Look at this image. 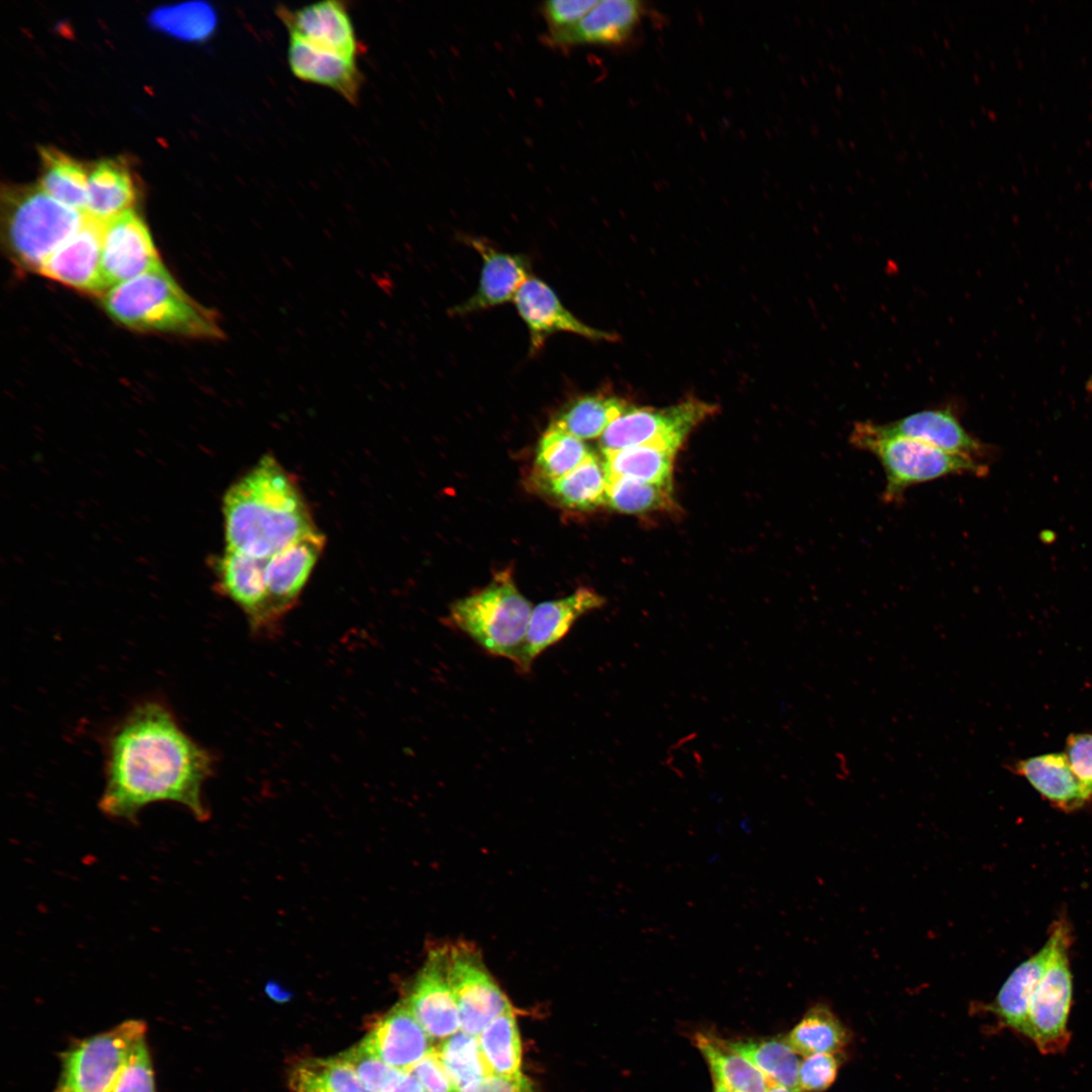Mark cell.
Returning a JSON list of instances; mask_svg holds the SVG:
<instances>
[{
    "label": "cell",
    "instance_id": "obj_43",
    "mask_svg": "<svg viewBox=\"0 0 1092 1092\" xmlns=\"http://www.w3.org/2000/svg\"><path fill=\"white\" fill-rule=\"evenodd\" d=\"M1066 754L1087 799L1092 800V732L1073 733L1067 737Z\"/></svg>",
    "mask_w": 1092,
    "mask_h": 1092
},
{
    "label": "cell",
    "instance_id": "obj_38",
    "mask_svg": "<svg viewBox=\"0 0 1092 1092\" xmlns=\"http://www.w3.org/2000/svg\"><path fill=\"white\" fill-rule=\"evenodd\" d=\"M436 1051L458 1091L491 1074L477 1036L457 1031L445 1038Z\"/></svg>",
    "mask_w": 1092,
    "mask_h": 1092
},
{
    "label": "cell",
    "instance_id": "obj_3",
    "mask_svg": "<svg viewBox=\"0 0 1092 1092\" xmlns=\"http://www.w3.org/2000/svg\"><path fill=\"white\" fill-rule=\"evenodd\" d=\"M103 305L115 321L135 330L225 338L217 312L191 298L164 267L111 287Z\"/></svg>",
    "mask_w": 1092,
    "mask_h": 1092
},
{
    "label": "cell",
    "instance_id": "obj_12",
    "mask_svg": "<svg viewBox=\"0 0 1092 1092\" xmlns=\"http://www.w3.org/2000/svg\"><path fill=\"white\" fill-rule=\"evenodd\" d=\"M514 303L530 336V353L539 352L556 333H570L594 341H617L616 334L589 327L570 312L543 280L530 277L517 292Z\"/></svg>",
    "mask_w": 1092,
    "mask_h": 1092
},
{
    "label": "cell",
    "instance_id": "obj_15",
    "mask_svg": "<svg viewBox=\"0 0 1092 1092\" xmlns=\"http://www.w3.org/2000/svg\"><path fill=\"white\" fill-rule=\"evenodd\" d=\"M325 537L316 530L299 538L267 559L265 583L269 633L297 602L321 553Z\"/></svg>",
    "mask_w": 1092,
    "mask_h": 1092
},
{
    "label": "cell",
    "instance_id": "obj_37",
    "mask_svg": "<svg viewBox=\"0 0 1092 1092\" xmlns=\"http://www.w3.org/2000/svg\"><path fill=\"white\" fill-rule=\"evenodd\" d=\"M593 454L581 439L549 425L536 450L540 482L566 475Z\"/></svg>",
    "mask_w": 1092,
    "mask_h": 1092
},
{
    "label": "cell",
    "instance_id": "obj_41",
    "mask_svg": "<svg viewBox=\"0 0 1092 1092\" xmlns=\"http://www.w3.org/2000/svg\"><path fill=\"white\" fill-rule=\"evenodd\" d=\"M110 1092H157L152 1059L146 1040L133 1052Z\"/></svg>",
    "mask_w": 1092,
    "mask_h": 1092
},
{
    "label": "cell",
    "instance_id": "obj_24",
    "mask_svg": "<svg viewBox=\"0 0 1092 1092\" xmlns=\"http://www.w3.org/2000/svg\"><path fill=\"white\" fill-rule=\"evenodd\" d=\"M1023 777L1054 807L1067 812L1083 807L1087 799L1064 752H1052L1006 765Z\"/></svg>",
    "mask_w": 1092,
    "mask_h": 1092
},
{
    "label": "cell",
    "instance_id": "obj_32",
    "mask_svg": "<svg viewBox=\"0 0 1092 1092\" xmlns=\"http://www.w3.org/2000/svg\"><path fill=\"white\" fill-rule=\"evenodd\" d=\"M786 1038L804 1057L822 1053L834 1055L848 1043L845 1027L824 1004L811 1007Z\"/></svg>",
    "mask_w": 1092,
    "mask_h": 1092
},
{
    "label": "cell",
    "instance_id": "obj_9",
    "mask_svg": "<svg viewBox=\"0 0 1092 1092\" xmlns=\"http://www.w3.org/2000/svg\"><path fill=\"white\" fill-rule=\"evenodd\" d=\"M717 412V406L695 397L663 407L630 405L601 437L603 451L652 445L676 452L688 435Z\"/></svg>",
    "mask_w": 1092,
    "mask_h": 1092
},
{
    "label": "cell",
    "instance_id": "obj_50",
    "mask_svg": "<svg viewBox=\"0 0 1092 1092\" xmlns=\"http://www.w3.org/2000/svg\"><path fill=\"white\" fill-rule=\"evenodd\" d=\"M1089 388H1090V389L1092 390V378H1091V380L1089 381Z\"/></svg>",
    "mask_w": 1092,
    "mask_h": 1092
},
{
    "label": "cell",
    "instance_id": "obj_4",
    "mask_svg": "<svg viewBox=\"0 0 1092 1092\" xmlns=\"http://www.w3.org/2000/svg\"><path fill=\"white\" fill-rule=\"evenodd\" d=\"M509 571L495 574L483 588L455 601L448 624L491 656L518 664L532 614Z\"/></svg>",
    "mask_w": 1092,
    "mask_h": 1092
},
{
    "label": "cell",
    "instance_id": "obj_17",
    "mask_svg": "<svg viewBox=\"0 0 1092 1092\" xmlns=\"http://www.w3.org/2000/svg\"><path fill=\"white\" fill-rule=\"evenodd\" d=\"M862 424L868 431L879 436L918 440L977 461L986 455L985 444L965 429L951 406L923 410L886 424Z\"/></svg>",
    "mask_w": 1092,
    "mask_h": 1092
},
{
    "label": "cell",
    "instance_id": "obj_42",
    "mask_svg": "<svg viewBox=\"0 0 1092 1092\" xmlns=\"http://www.w3.org/2000/svg\"><path fill=\"white\" fill-rule=\"evenodd\" d=\"M838 1061L833 1054H814L801 1062L799 1069L800 1092H821L834 1082Z\"/></svg>",
    "mask_w": 1092,
    "mask_h": 1092
},
{
    "label": "cell",
    "instance_id": "obj_11",
    "mask_svg": "<svg viewBox=\"0 0 1092 1092\" xmlns=\"http://www.w3.org/2000/svg\"><path fill=\"white\" fill-rule=\"evenodd\" d=\"M161 267L151 234L133 209L104 222L101 268L108 289Z\"/></svg>",
    "mask_w": 1092,
    "mask_h": 1092
},
{
    "label": "cell",
    "instance_id": "obj_14",
    "mask_svg": "<svg viewBox=\"0 0 1092 1092\" xmlns=\"http://www.w3.org/2000/svg\"><path fill=\"white\" fill-rule=\"evenodd\" d=\"M428 1035L444 1039L459 1031L460 1018L443 946L431 949L403 1000Z\"/></svg>",
    "mask_w": 1092,
    "mask_h": 1092
},
{
    "label": "cell",
    "instance_id": "obj_48",
    "mask_svg": "<svg viewBox=\"0 0 1092 1092\" xmlns=\"http://www.w3.org/2000/svg\"><path fill=\"white\" fill-rule=\"evenodd\" d=\"M766 1092H798L782 1086L770 1085Z\"/></svg>",
    "mask_w": 1092,
    "mask_h": 1092
},
{
    "label": "cell",
    "instance_id": "obj_18",
    "mask_svg": "<svg viewBox=\"0 0 1092 1092\" xmlns=\"http://www.w3.org/2000/svg\"><path fill=\"white\" fill-rule=\"evenodd\" d=\"M104 222L86 215L82 226L43 263L38 273L90 293H106L101 268Z\"/></svg>",
    "mask_w": 1092,
    "mask_h": 1092
},
{
    "label": "cell",
    "instance_id": "obj_29",
    "mask_svg": "<svg viewBox=\"0 0 1092 1092\" xmlns=\"http://www.w3.org/2000/svg\"><path fill=\"white\" fill-rule=\"evenodd\" d=\"M41 174L38 185L61 204L85 212L89 173L84 166L54 148L39 149Z\"/></svg>",
    "mask_w": 1092,
    "mask_h": 1092
},
{
    "label": "cell",
    "instance_id": "obj_28",
    "mask_svg": "<svg viewBox=\"0 0 1092 1092\" xmlns=\"http://www.w3.org/2000/svg\"><path fill=\"white\" fill-rule=\"evenodd\" d=\"M629 406L623 397L616 394L602 391L583 394L565 403L550 426L581 440L602 437Z\"/></svg>",
    "mask_w": 1092,
    "mask_h": 1092
},
{
    "label": "cell",
    "instance_id": "obj_2",
    "mask_svg": "<svg viewBox=\"0 0 1092 1092\" xmlns=\"http://www.w3.org/2000/svg\"><path fill=\"white\" fill-rule=\"evenodd\" d=\"M222 512L226 548L257 558L315 531L299 488L269 455L230 486Z\"/></svg>",
    "mask_w": 1092,
    "mask_h": 1092
},
{
    "label": "cell",
    "instance_id": "obj_49",
    "mask_svg": "<svg viewBox=\"0 0 1092 1092\" xmlns=\"http://www.w3.org/2000/svg\"><path fill=\"white\" fill-rule=\"evenodd\" d=\"M713 1082H714V1091L713 1092H732L731 1090L726 1088L721 1083H719L717 1081H713Z\"/></svg>",
    "mask_w": 1092,
    "mask_h": 1092
},
{
    "label": "cell",
    "instance_id": "obj_6",
    "mask_svg": "<svg viewBox=\"0 0 1092 1092\" xmlns=\"http://www.w3.org/2000/svg\"><path fill=\"white\" fill-rule=\"evenodd\" d=\"M849 443L872 453L881 463L886 477L882 500L887 504L901 502L905 491L919 483L948 475L982 476L987 472V466L980 461L945 452L918 440L873 434L862 422L854 425Z\"/></svg>",
    "mask_w": 1092,
    "mask_h": 1092
},
{
    "label": "cell",
    "instance_id": "obj_10",
    "mask_svg": "<svg viewBox=\"0 0 1092 1092\" xmlns=\"http://www.w3.org/2000/svg\"><path fill=\"white\" fill-rule=\"evenodd\" d=\"M444 950L461 1030L478 1036L491 1020L512 1006L474 946L458 942L444 945Z\"/></svg>",
    "mask_w": 1092,
    "mask_h": 1092
},
{
    "label": "cell",
    "instance_id": "obj_7",
    "mask_svg": "<svg viewBox=\"0 0 1092 1092\" xmlns=\"http://www.w3.org/2000/svg\"><path fill=\"white\" fill-rule=\"evenodd\" d=\"M146 1033L143 1020L130 1019L73 1042L61 1055L54 1092H110Z\"/></svg>",
    "mask_w": 1092,
    "mask_h": 1092
},
{
    "label": "cell",
    "instance_id": "obj_13",
    "mask_svg": "<svg viewBox=\"0 0 1092 1092\" xmlns=\"http://www.w3.org/2000/svg\"><path fill=\"white\" fill-rule=\"evenodd\" d=\"M481 257L477 289L466 300L450 308V315H466L514 300L522 285L531 277V263L524 254L498 250L478 237H462Z\"/></svg>",
    "mask_w": 1092,
    "mask_h": 1092
},
{
    "label": "cell",
    "instance_id": "obj_5",
    "mask_svg": "<svg viewBox=\"0 0 1092 1092\" xmlns=\"http://www.w3.org/2000/svg\"><path fill=\"white\" fill-rule=\"evenodd\" d=\"M39 185L9 186L2 192V226L7 249L23 268L39 271L47 259L84 223Z\"/></svg>",
    "mask_w": 1092,
    "mask_h": 1092
},
{
    "label": "cell",
    "instance_id": "obj_27",
    "mask_svg": "<svg viewBox=\"0 0 1092 1092\" xmlns=\"http://www.w3.org/2000/svg\"><path fill=\"white\" fill-rule=\"evenodd\" d=\"M697 1049L705 1058L713 1077L732 1092H766L770 1083L743 1055L712 1033L694 1035Z\"/></svg>",
    "mask_w": 1092,
    "mask_h": 1092
},
{
    "label": "cell",
    "instance_id": "obj_34",
    "mask_svg": "<svg viewBox=\"0 0 1092 1092\" xmlns=\"http://www.w3.org/2000/svg\"><path fill=\"white\" fill-rule=\"evenodd\" d=\"M483 1059L491 1074L517 1078L522 1076V1049L513 1009L491 1020L478 1035Z\"/></svg>",
    "mask_w": 1092,
    "mask_h": 1092
},
{
    "label": "cell",
    "instance_id": "obj_39",
    "mask_svg": "<svg viewBox=\"0 0 1092 1092\" xmlns=\"http://www.w3.org/2000/svg\"><path fill=\"white\" fill-rule=\"evenodd\" d=\"M606 503L622 513L641 514L671 505L670 486L608 475Z\"/></svg>",
    "mask_w": 1092,
    "mask_h": 1092
},
{
    "label": "cell",
    "instance_id": "obj_31",
    "mask_svg": "<svg viewBox=\"0 0 1092 1092\" xmlns=\"http://www.w3.org/2000/svg\"><path fill=\"white\" fill-rule=\"evenodd\" d=\"M729 1043L747 1058L764 1075L770 1085L800 1092L799 1054L790 1045L786 1037L729 1041Z\"/></svg>",
    "mask_w": 1092,
    "mask_h": 1092
},
{
    "label": "cell",
    "instance_id": "obj_47",
    "mask_svg": "<svg viewBox=\"0 0 1092 1092\" xmlns=\"http://www.w3.org/2000/svg\"><path fill=\"white\" fill-rule=\"evenodd\" d=\"M420 1082L410 1073H406L400 1082L388 1092H424Z\"/></svg>",
    "mask_w": 1092,
    "mask_h": 1092
},
{
    "label": "cell",
    "instance_id": "obj_44",
    "mask_svg": "<svg viewBox=\"0 0 1092 1092\" xmlns=\"http://www.w3.org/2000/svg\"><path fill=\"white\" fill-rule=\"evenodd\" d=\"M599 1L553 0L542 4L541 10L549 32L554 33L576 24Z\"/></svg>",
    "mask_w": 1092,
    "mask_h": 1092
},
{
    "label": "cell",
    "instance_id": "obj_16",
    "mask_svg": "<svg viewBox=\"0 0 1092 1092\" xmlns=\"http://www.w3.org/2000/svg\"><path fill=\"white\" fill-rule=\"evenodd\" d=\"M276 12L290 36L315 49L350 59L363 52L344 2L321 1L295 10L281 6Z\"/></svg>",
    "mask_w": 1092,
    "mask_h": 1092
},
{
    "label": "cell",
    "instance_id": "obj_36",
    "mask_svg": "<svg viewBox=\"0 0 1092 1092\" xmlns=\"http://www.w3.org/2000/svg\"><path fill=\"white\" fill-rule=\"evenodd\" d=\"M157 30L187 41L207 39L215 30L217 15L210 4L201 1L159 7L149 16Z\"/></svg>",
    "mask_w": 1092,
    "mask_h": 1092
},
{
    "label": "cell",
    "instance_id": "obj_22",
    "mask_svg": "<svg viewBox=\"0 0 1092 1092\" xmlns=\"http://www.w3.org/2000/svg\"><path fill=\"white\" fill-rule=\"evenodd\" d=\"M643 13L635 0L599 1L576 24L554 33L547 40L558 48L577 44H619L627 40Z\"/></svg>",
    "mask_w": 1092,
    "mask_h": 1092
},
{
    "label": "cell",
    "instance_id": "obj_30",
    "mask_svg": "<svg viewBox=\"0 0 1092 1092\" xmlns=\"http://www.w3.org/2000/svg\"><path fill=\"white\" fill-rule=\"evenodd\" d=\"M560 505L570 510H593L606 503L608 473L604 462L593 454L566 475L541 481Z\"/></svg>",
    "mask_w": 1092,
    "mask_h": 1092
},
{
    "label": "cell",
    "instance_id": "obj_45",
    "mask_svg": "<svg viewBox=\"0 0 1092 1092\" xmlns=\"http://www.w3.org/2000/svg\"><path fill=\"white\" fill-rule=\"evenodd\" d=\"M408 1073L420 1082L426 1092H459L449 1078L436 1049L422 1058Z\"/></svg>",
    "mask_w": 1092,
    "mask_h": 1092
},
{
    "label": "cell",
    "instance_id": "obj_23",
    "mask_svg": "<svg viewBox=\"0 0 1092 1092\" xmlns=\"http://www.w3.org/2000/svg\"><path fill=\"white\" fill-rule=\"evenodd\" d=\"M288 64L299 80L329 87L357 105L363 76L356 59L315 49L299 38L290 36Z\"/></svg>",
    "mask_w": 1092,
    "mask_h": 1092
},
{
    "label": "cell",
    "instance_id": "obj_40",
    "mask_svg": "<svg viewBox=\"0 0 1092 1092\" xmlns=\"http://www.w3.org/2000/svg\"><path fill=\"white\" fill-rule=\"evenodd\" d=\"M371 1092H388L406 1074L380 1060L362 1042L339 1055Z\"/></svg>",
    "mask_w": 1092,
    "mask_h": 1092
},
{
    "label": "cell",
    "instance_id": "obj_20",
    "mask_svg": "<svg viewBox=\"0 0 1092 1092\" xmlns=\"http://www.w3.org/2000/svg\"><path fill=\"white\" fill-rule=\"evenodd\" d=\"M268 558L225 548L215 564L218 590L244 611L252 631L258 634L269 633L265 583Z\"/></svg>",
    "mask_w": 1092,
    "mask_h": 1092
},
{
    "label": "cell",
    "instance_id": "obj_46",
    "mask_svg": "<svg viewBox=\"0 0 1092 1092\" xmlns=\"http://www.w3.org/2000/svg\"><path fill=\"white\" fill-rule=\"evenodd\" d=\"M459 1092H535V1090L530 1080L523 1075L509 1078L489 1074Z\"/></svg>",
    "mask_w": 1092,
    "mask_h": 1092
},
{
    "label": "cell",
    "instance_id": "obj_19",
    "mask_svg": "<svg viewBox=\"0 0 1092 1092\" xmlns=\"http://www.w3.org/2000/svg\"><path fill=\"white\" fill-rule=\"evenodd\" d=\"M605 603V599L594 589L580 587L564 598L538 604L532 610L523 651L516 665L518 671L530 672L533 662L548 648L559 643L579 618L603 607Z\"/></svg>",
    "mask_w": 1092,
    "mask_h": 1092
},
{
    "label": "cell",
    "instance_id": "obj_26",
    "mask_svg": "<svg viewBox=\"0 0 1092 1092\" xmlns=\"http://www.w3.org/2000/svg\"><path fill=\"white\" fill-rule=\"evenodd\" d=\"M136 191L127 168L114 160H104L89 172L84 214L101 222L132 209Z\"/></svg>",
    "mask_w": 1092,
    "mask_h": 1092
},
{
    "label": "cell",
    "instance_id": "obj_25",
    "mask_svg": "<svg viewBox=\"0 0 1092 1092\" xmlns=\"http://www.w3.org/2000/svg\"><path fill=\"white\" fill-rule=\"evenodd\" d=\"M1053 937L1031 957L1018 965L1006 979L995 999L987 1005L1004 1026L1027 1037L1028 1009L1031 996L1048 966Z\"/></svg>",
    "mask_w": 1092,
    "mask_h": 1092
},
{
    "label": "cell",
    "instance_id": "obj_21",
    "mask_svg": "<svg viewBox=\"0 0 1092 1092\" xmlns=\"http://www.w3.org/2000/svg\"><path fill=\"white\" fill-rule=\"evenodd\" d=\"M387 1065L408 1073L434 1048L404 1001L394 1005L361 1041Z\"/></svg>",
    "mask_w": 1092,
    "mask_h": 1092
},
{
    "label": "cell",
    "instance_id": "obj_8",
    "mask_svg": "<svg viewBox=\"0 0 1092 1092\" xmlns=\"http://www.w3.org/2000/svg\"><path fill=\"white\" fill-rule=\"evenodd\" d=\"M1053 950L1029 1003V1038L1043 1055L1064 1052L1070 1041L1068 1028L1073 997V977L1069 962L1071 929L1066 920L1057 921L1051 931Z\"/></svg>",
    "mask_w": 1092,
    "mask_h": 1092
},
{
    "label": "cell",
    "instance_id": "obj_35",
    "mask_svg": "<svg viewBox=\"0 0 1092 1092\" xmlns=\"http://www.w3.org/2000/svg\"><path fill=\"white\" fill-rule=\"evenodd\" d=\"M293 1092H371L339 1056L298 1062L289 1076Z\"/></svg>",
    "mask_w": 1092,
    "mask_h": 1092
},
{
    "label": "cell",
    "instance_id": "obj_1",
    "mask_svg": "<svg viewBox=\"0 0 1092 1092\" xmlns=\"http://www.w3.org/2000/svg\"><path fill=\"white\" fill-rule=\"evenodd\" d=\"M213 762L211 753L186 734L166 706L141 703L106 739L99 808L108 817L132 821L152 803L174 802L204 820L208 810L202 787Z\"/></svg>",
    "mask_w": 1092,
    "mask_h": 1092
},
{
    "label": "cell",
    "instance_id": "obj_33",
    "mask_svg": "<svg viewBox=\"0 0 1092 1092\" xmlns=\"http://www.w3.org/2000/svg\"><path fill=\"white\" fill-rule=\"evenodd\" d=\"M608 475L670 486L674 451L652 445L603 451Z\"/></svg>",
    "mask_w": 1092,
    "mask_h": 1092
}]
</instances>
